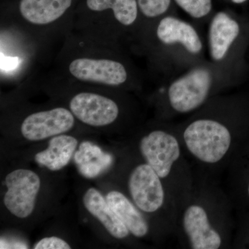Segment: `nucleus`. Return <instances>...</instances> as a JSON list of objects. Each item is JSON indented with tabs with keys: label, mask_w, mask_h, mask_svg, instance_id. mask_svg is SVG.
Listing matches in <instances>:
<instances>
[{
	"label": "nucleus",
	"mask_w": 249,
	"mask_h": 249,
	"mask_svg": "<svg viewBox=\"0 0 249 249\" xmlns=\"http://www.w3.org/2000/svg\"><path fill=\"white\" fill-rule=\"evenodd\" d=\"M183 139L188 150L207 163L219 161L230 148L231 136L226 126L211 119L195 121L186 127Z\"/></svg>",
	"instance_id": "f257e3e1"
},
{
	"label": "nucleus",
	"mask_w": 249,
	"mask_h": 249,
	"mask_svg": "<svg viewBox=\"0 0 249 249\" xmlns=\"http://www.w3.org/2000/svg\"><path fill=\"white\" fill-rule=\"evenodd\" d=\"M212 82V73L209 69H193L170 85L168 91L170 106L179 113L195 110L206 101Z\"/></svg>",
	"instance_id": "f03ea898"
},
{
	"label": "nucleus",
	"mask_w": 249,
	"mask_h": 249,
	"mask_svg": "<svg viewBox=\"0 0 249 249\" xmlns=\"http://www.w3.org/2000/svg\"><path fill=\"white\" fill-rule=\"evenodd\" d=\"M7 191L4 203L11 213L18 218H27L35 209L41 181L37 174L30 170L18 169L5 178Z\"/></svg>",
	"instance_id": "7ed1b4c3"
},
{
	"label": "nucleus",
	"mask_w": 249,
	"mask_h": 249,
	"mask_svg": "<svg viewBox=\"0 0 249 249\" xmlns=\"http://www.w3.org/2000/svg\"><path fill=\"white\" fill-rule=\"evenodd\" d=\"M70 74L76 79L107 86H119L127 80L125 67L116 60L106 58H79L69 65Z\"/></svg>",
	"instance_id": "20e7f679"
},
{
	"label": "nucleus",
	"mask_w": 249,
	"mask_h": 249,
	"mask_svg": "<svg viewBox=\"0 0 249 249\" xmlns=\"http://www.w3.org/2000/svg\"><path fill=\"white\" fill-rule=\"evenodd\" d=\"M140 150L147 164L162 178L168 176L181 153L177 139L161 130L145 136L141 141Z\"/></svg>",
	"instance_id": "39448f33"
},
{
	"label": "nucleus",
	"mask_w": 249,
	"mask_h": 249,
	"mask_svg": "<svg viewBox=\"0 0 249 249\" xmlns=\"http://www.w3.org/2000/svg\"><path fill=\"white\" fill-rule=\"evenodd\" d=\"M74 123V116L71 111L56 107L28 116L21 125V133L27 140L38 142L68 132Z\"/></svg>",
	"instance_id": "423d86ee"
},
{
	"label": "nucleus",
	"mask_w": 249,
	"mask_h": 249,
	"mask_svg": "<svg viewBox=\"0 0 249 249\" xmlns=\"http://www.w3.org/2000/svg\"><path fill=\"white\" fill-rule=\"evenodd\" d=\"M70 110L83 124L103 127L114 123L119 114L118 105L110 98L90 92L75 95L70 103Z\"/></svg>",
	"instance_id": "0eeeda50"
},
{
	"label": "nucleus",
	"mask_w": 249,
	"mask_h": 249,
	"mask_svg": "<svg viewBox=\"0 0 249 249\" xmlns=\"http://www.w3.org/2000/svg\"><path fill=\"white\" fill-rule=\"evenodd\" d=\"M128 186L134 203L144 212H155L163 205L165 194L160 178L147 163L134 168Z\"/></svg>",
	"instance_id": "6e6552de"
},
{
	"label": "nucleus",
	"mask_w": 249,
	"mask_h": 249,
	"mask_svg": "<svg viewBox=\"0 0 249 249\" xmlns=\"http://www.w3.org/2000/svg\"><path fill=\"white\" fill-rule=\"evenodd\" d=\"M183 227L192 248L217 249L222 245L220 235L211 227L204 209L192 205L185 211Z\"/></svg>",
	"instance_id": "1a4fd4ad"
},
{
	"label": "nucleus",
	"mask_w": 249,
	"mask_h": 249,
	"mask_svg": "<svg viewBox=\"0 0 249 249\" xmlns=\"http://www.w3.org/2000/svg\"><path fill=\"white\" fill-rule=\"evenodd\" d=\"M159 40L164 45L179 44L191 54L201 53L203 44L196 29L188 22L167 16L160 19L157 28Z\"/></svg>",
	"instance_id": "9d476101"
},
{
	"label": "nucleus",
	"mask_w": 249,
	"mask_h": 249,
	"mask_svg": "<svg viewBox=\"0 0 249 249\" xmlns=\"http://www.w3.org/2000/svg\"><path fill=\"white\" fill-rule=\"evenodd\" d=\"M238 22L224 12L217 13L211 21L209 31L210 54L214 61L225 58L240 34Z\"/></svg>",
	"instance_id": "9b49d317"
},
{
	"label": "nucleus",
	"mask_w": 249,
	"mask_h": 249,
	"mask_svg": "<svg viewBox=\"0 0 249 249\" xmlns=\"http://www.w3.org/2000/svg\"><path fill=\"white\" fill-rule=\"evenodd\" d=\"M83 204L90 214L101 222L111 236L117 239H124L128 236L127 228L97 190L93 188L88 189L83 196Z\"/></svg>",
	"instance_id": "f8f14e48"
},
{
	"label": "nucleus",
	"mask_w": 249,
	"mask_h": 249,
	"mask_svg": "<svg viewBox=\"0 0 249 249\" xmlns=\"http://www.w3.org/2000/svg\"><path fill=\"white\" fill-rule=\"evenodd\" d=\"M71 2L72 0H21L19 13L31 24L47 25L61 18Z\"/></svg>",
	"instance_id": "ddd939ff"
},
{
	"label": "nucleus",
	"mask_w": 249,
	"mask_h": 249,
	"mask_svg": "<svg viewBox=\"0 0 249 249\" xmlns=\"http://www.w3.org/2000/svg\"><path fill=\"white\" fill-rule=\"evenodd\" d=\"M78 145V141L71 136L60 134L49 142V146L35 156L36 163L52 171H57L66 166Z\"/></svg>",
	"instance_id": "4468645a"
},
{
	"label": "nucleus",
	"mask_w": 249,
	"mask_h": 249,
	"mask_svg": "<svg viewBox=\"0 0 249 249\" xmlns=\"http://www.w3.org/2000/svg\"><path fill=\"white\" fill-rule=\"evenodd\" d=\"M106 200L132 235L137 237L147 235L149 227L146 220L124 195L111 191Z\"/></svg>",
	"instance_id": "2eb2a0df"
},
{
	"label": "nucleus",
	"mask_w": 249,
	"mask_h": 249,
	"mask_svg": "<svg viewBox=\"0 0 249 249\" xmlns=\"http://www.w3.org/2000/svg\"><path fill=\"white\" fill-rule=\"evenodd\" d=\"M87 5L93 11L111 9L116 20L126 27L133 24L138 16L137 0H87Z\"/></svg>",
	"instance_id": "dca6fc26"
},
{
	"label": "nucleus",
	"mask_w": 249,
	"mask_h": 249,
	"mask_svg": "<svg viewBox=\"0 0 249 249\" xmlns=\"http://www.w3.org/2000/svg\"><path fill=\"white\" fill-rule=\"evenodd\" d=\"M175 1L185 12L196 19L207 16L212 9V0H175Z\"/></svg>",
	"instance_id": "f3484780"
},
{
	"label": "nucleus",
	"mask_w": 249,
	"mask_h": 249,
	"mask_svg": "<svg viewBox=\"0 0 249 249\" xmlns=\"http://www.w3.org/2000/svg\"><path fill=\"white\" fill-rule=\"evenodd\" d=\"M140 11L145 17L155 18L164 14L171 0H137Z\"/></svg>",
	"instance_id": "a211bd4d"
},
{
	"label": "nucleus",
	"mask_w": 249,
	"mask_h": 249,
	"mask_svg": "<svg viewBox=\"0 0 249 249\" xmlns=\"http://www.w3.org/2000/svg\"><path fill=\"white\" fill-rule=\"evenodd\" d=\"M34 249H70L67 242L58 237H49L39 241Z\"/></svg>",
	"instance_id": "6ab92c4d"
},
{
	"label": "nucleus",
	"mask_w": 249,
	"mask_h": 249,
	"mask_svg": "<svg viewBox=\"0 0 249 249\" xmlns=\"http://www.w3.org/2000/svg\"><path fill=\"white\" fill-rule=\"evenodd\" d=\"M232 2L235 3V4H242V3L245 2L247 0H231Z\"/></svg>",
	"instance_id": "aec40b11"
},
{
	"label": "nucleus",
	"mask_w": 249,
	"mask_h": 249,
	"mask_svg": "<svg viewBox=\"0 0 249 249\" xmlns=\"http://www.w3.org/2000/svg\"><path fill=\"white\" fill-rule=\"evenodd\" d=\"M248 193H249V188H248Z\"/></svg>",
	"instance_id": "412c9836"
}]
</instances>
